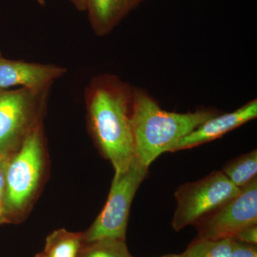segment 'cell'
I'll list each match as a JSON object with an SVG mask.
<instances>
[{"label": "cell", "mask_w": 257, "mask_h": 257, "mask_svg": "<svg viewBox=\"0 0 257 257\" xmlns=\"http://www.w3.org/2000/svg\"><path fill=\"white\" fill-rule=\"evenodd\" d=\"M10 220L11 219L5 207L4 202H0V225L10 222Z\"/></svg>", "instance_id": "cell-18"}, {"label": "cell", "mask_w": 257, "mask_h": 257, "mask_svg": "<svg viewBox=\"0 0 257 257\" xmlns=\"http://www.w3.org/2000/svg\"><path fill=\"white\" fill-rule=\"evenodd\" d=\"M126 240L103 239L83 243L77 257H133Z\"/></svg>", "instance_id": "cell-14"}, {"label": "cell", "mask_w": 257, "mask_h": 257, "mask_svg": "<svg viewBox=\"0 0 257 257\" xmlns=\"http://www.w3.org/2000/svg\"><path fill=\"white\" fill-rule=\"evenodd\" d=\"M143 1H144V0H132L133 5H135V7H136L137 5H138L140 3H141V2Z\"/></svg>", "instance_id": "cell-21"}, {"label": "cell", "mask_w": 257, "mask_h": 257, "mask_svg": "<svg viewBox=\"0 0 257 257\" xmlns=\"http://www.w3.org/2000/svg\"><path fill=\"white\" fill-rule=\"evenodd\" d=\"M229 257H257L256 245L241 242L234 239Z\"/></svg>", "instance_id": "cell-15"}, {"label": "cell", "mask_w": 257, "mask_h": 257, "mask_svg": "<svg viewBox=\"0 0 257 257\" xmlns=\"http://www.w3.org/2000/svg\"><path fill=\"white\" fill-rule=\"evenodd\" d=\"M66 73L65 67L52 64L9 60L0 53V91L13 87H52L55 80Z\"/></svg>", "instance_id": "cell-8"}, {"label": "cell", "mask_w": 257, "mask_h": 257, "mask_svg": "<svg viewBox=\"0 0 257 257\" xmlns=\"http://www.w3.org/2000/svg\"><path fill=\"white\" fill-rule=\"evenodd\" d=\"M222 172L238 188L248 185L257 179V150H252L228 162L223 167Z\"/></svg>", "instance_id": "cell-12"}, {"label": "cell", "mask_w": 257, "mask_h": 257, "mask_svg": "<svg viewBox=\"0 0 257 257\" xmlns=\"http://www.w3.org/2000/svg\"><path fill=\"white\" fill-rule=\"evenodd\" d=\"M148 169L135 157L127 170L114 174L105 205L90 227L82 232L83 243L103 239L126 240L132 202Z\"/></svg>", "instance_id": "cell-5"}, {"label": "cell", "mask_w": 257, "mask_h": 257, "mask_svg": "<svg viewBox=\"0 0 257 257\" xmlns=\"http://www.w3.org/2000/svg\"><path fill=\"white\" fill-rule=\"evenodd\" d=\"M257 224V179L239 194L194 225L197 237L207 239L234 238L241 229Z\"/></svg>", "instance_id": "cell-7"}, {"label": "cell", "mask_w": 257, "mask_h": 257, "mask_svg": "<svg viewBox=\"0 0 257 257\" xmlns=\"http://www.w3.org/2000/svg\"><path fill=\"white\" fill-rule=\"evenodd\" d=\"M10 157L0 156V189H5V170Z\"/></svg>", "instance_id": "cell-17"}, {"label": "cell", "mask_w": 257, "mask_h": 257, "mask_svg": "<svg viewBox=\"0 0 257 257\" xmlns=\"http://www.w3.org/2000/svg\"><path fill=\"white\" fill-rule=\"evenodd\" d=\"M37 1L38 2V3H40V5L45 4V0H37Z\"/></svg>", "instance_id": "cell-23"}, {"label": "cell", "mask_w": 257, "mask_h": 257, "mask_svg": "<svg viewBox=\"0 0 257 257\" xmlns=\"http://www.w3.org/2000/svg\"><path fill=\"white\" fill-rule=\"evenodd\" d=\"M240 192L241 189L219 171L212 172L197 182L182 184L175 192L177 208L172 227L178 231L189 225L194 226Z\"/></svg>", "instance_id": "cell-6"}, {"label": "cell", "mask_w": 257, "mask_h": 257, "mask_svg": "<svg viewBox=\"0 0 257 257\" xmlns=\"http://www.w3.org/2000/svg\"><path fill=\"white\" fill-rule=\"evenodd\" d=\"M257 117L256 99L248 101L232 112L216 114L179 140L169 152L188 150L220 138L234 128Z\"/></svg>", "instance_id": "cell-9"}, {"label": "cell", "mask_w": 257, "mask_h": 257, "mask_svg": "<svg viewBox=\"0 0 257 257\" xmlns=\"http://www.w3.org/2000/svg\"><path fill=\"white\" fill-rule=\"evenodd\" d=\"M35 257H47L43 252L38 253Z\"/></svg>", "instance_id": "cell-22"}, {"label": "cell", "mask_w": 257, "mask_h": 257, "mask_svg": "<svg viewBox=\"0 0 257 257\" xmlns=\"http://www.w3.org/2000/svg\"><path fill=\"white\" fill-rule=\"evenodd\" d=\"M51 87L0 91V156L10 157L42 124Z\"/></svg>", "instance_id": "cell-3"}, {"label": "cell", "mask_w": 257, "mask_h": 257, "mask_svg": "<svg viewBox=\"0 0 257 257\" xmlns=\"http://www.w3.org/2000/svg\"><path fill=\"white\" fill-rule=\"evenodd\" d=\"M132 0H86V10L92 30L105 36L135 8Z\"/></svg>", "instance_id": "cell-10"}, {"label": "cell", "mask_w": 257, "mask_h": 257, "mask_svg": "<svg viewBox=\"0 0 257 257\" xmlns=\"http://www.w3.org/2000/svg\"><path fill=\"white\" fill-rule=\"evenodd\" d=\"M0 53H1V52H0Z\"/></svg>", "instance_id": "cell-24"}, {"label": "cell", "mask_w": 257, "mask_h": 257, "mask_svg": "<svg viewBox=\"0 0 257 257\" xmlns=\"http://www.w3.org/2000/svg\"><path fill=\"white\" fill-rule=\"evenodd\" d=\"M134 90L113 74H101L86 88L88 122L94 141L115 173L127 170L135 157L133 117Z\"/></svg>", "instance_id": "cell-1"}, {"label": "cell", "mask_w": 257, "mask_h": 257, "mask_svg": "<svg viewBox=\"0 0 257 257\" xmlns=\"http://www.w3.org/2000/svg\"><path fill=\"white\" fill-rule=\"evenodd\" d=\"M82 245V233L57 229L47 236L43 253L47 257H77Z\"/></svg>", "instance_id": "cell-11"}, {"label": "cell", "mask_w": 257, "mask_h": 257, "mask_svg": "<svg viewBox=\"0 0 257 257\" xmlns=\"http://www.w3.org/2000/svg\"><path fill=\"white\" fill-rule=\"evenodd\" d=\"M79 11H85L86 0H70Z\"/></svg>", "instance_id": "cell-19"}, {"label": "cell", "mask_w": 257, "mask_h": 257, "mask_svg": "<svg viewBox=\"0 0 257 257\" xmlns=\"http://www.w3.org/2000/svg\"><path fill=\"white\" fill-rule=\"evenodd\" d=\"M233 239L241 241V242L257 244V224L247 226L241 229L237 233Z\"/></svg>", "instance_id": "cell-16"}, {"label": "cell", "mask_w": 257, "mask_h": 257, "mask_svg": "<svg viewBox=\"0 0 257 257\" xmlns=\"http://www.w3.org/2000/svg\"><path fill=\"white\" fill-rule=\"evenodd\" d=\"M160 257H182V254L179 253V254H167L165 255V256H162Z\"/></svg>", "instance_id": "cell-20"}, {"label": "cell", "mask_w": 257, "mask_h": 257, "mask_svg": "<svg viewBox=\"0 0 257 257\" xmlns=\"http://www.w3.org/2000/svg\"><path fill=\"white\" fill-rule=\"evenodd\" d=\"M218 114L209 108L187 113L164 110L146 91L135 88L132 124L135 157L150 167L179 140Z\"/></svg>", "instance_id": "cell-2"}, {"label": "cell", "mask_w": 257, "mask_h": 257, "mask_svg": "<svg viewBox=\"0 0 257 257\" xmlns=\"http://www.w3.org/2000/svg\"><path fill=\"white\" fill-rule=\"evenodd\" d=\"M234 239H207L197 237L181 253L182 257H229Z\"/></svg>", "instance_id": "cell-13"}, {"label": "cell", "mask_w": 257, "mask_h": 257, "mask_svg": "<svg viewBox=\"0 0 257 257\" xmlns=\"http://www.w3.org/2000/svg\"><path fill=\"white\" fill-rule=\"evenodd\" d=\"M43 137L42 124L38 125L8 160L4 204L10 218L23 212L40 185L45 166Z\"/></svg>", "instance_id": "cell-4"}]
</instances>
